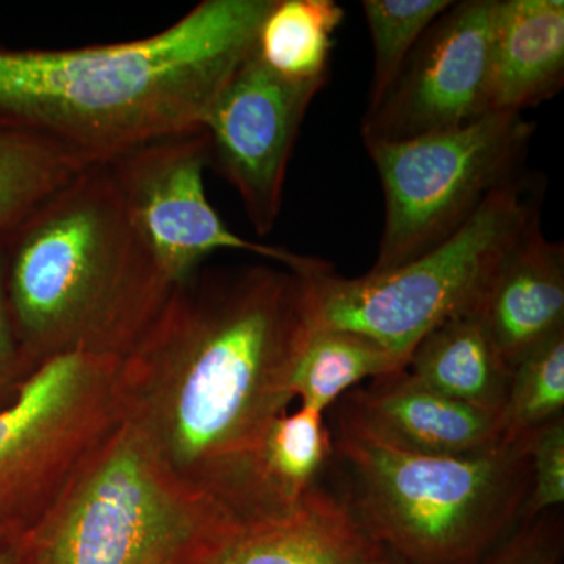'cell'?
<instances>
[{"instance_id":"1","label":"cell","mask_w":564,"mask_h":564,"mask_svg":"<svg viewBox=\"0 0 564 564\" xmlns=\"http://www.w3.org/2000/svg\"><path fill=\"white\" fill-rule=\"evenodd\" d=\"M310 273L282 265L195 272L121 359L126 421L248 529L272 521L259 454L293 400V367L314 325Z\"/></svg>"},{"instance_id":"2","label":"cell","mask_w":564,"mask_h":564,"mask_svg":"<svg viewBox=\"0 0 564 564\" xmlns=\"http://www.w3.org/2000/svg\"><path fill=\"white\" fill-rule=\"evenodd\" d=\"M274 0H203L170 28L80 50L0 46V122L84 165L202 131Z\"/></svg>"},{"instance_id":"3","label":"cell","mask_w":564,"mask_h":564,"mask_svg":"<svg viewBox=\"0 0 564 564\" xmlns=\"http://www.w3.org/2000/svg\"><path fill=\"white\" fill-rule=\"evenodd\" d=\"M6 281L29 372L66 355L124 359L176 285L155 263L110 163L91 165L18 223Z\"/></svg>"},{"instance_id":"4","label":"cell","mask_w":564,"mask_h":564,"mask_svg":"<svg viewBox=\"0 0 564 564\" xmlns=\"http://www.w3.org/2000/svg\"><path fill=\"white\" fill-rule=\"evenodd\" d=\"M332 434L345 503L403 564H478L524 516L533 433L480 454H415L340 406Z\"/></svg>"},{"instance_id":"5","label":"cell","mask_w":564,"mask_h":564,"mask_svg":"<svg viewBox=\"0 0 564 564\" xmlns=\"http://www.w3.org/2000/svg\"><path fill=\"white\" fill-rule=\"evenodd\" d=\"M247 529L122 419L25 538L31 564H218Z\"/></svg>"},{"instance_id":"6","label":"cell","mask_w":564,"mask_h":564,"mask_svg":"<svg viewBox=\"0 0 564 564\" xmlns=\"http://www.w3.org/2000/svg\"><path fill=\"white\" fill-rule=\"evenodd\" d=\"M540 221V195L521 177L505 182L451 237L386 272L310 273L314 325L362 334L410 361L441 323L477 310L505 258Z\"/></svg>"},{"instance_id":"7","label":"cell","mask_w":564,"mask_h":564,"mask_svg":"<svg viewBox=\"0 0 564 564\" xmlns=\"http://www.w3.org/2000/svg\"><path fill=\"white\" fill-rule=\"evenodd\" d=\"M533 135L524 115L489 111L447 131L364 143L384 195L383 232L369 272L397 269L444 242L489 193L518 176Z\"/></svg>"},{"instance_id":"8","label":"cell","mask_w":564,"mask_h":564,"mask_svg":"<svg viewBox=\"0 0 564 564\" xmlns=\"http://www.w3.org/2000/svg\"><path fill=\"white\" fill-rule=\"evenodd\" d=\"M120 366L106 356H58L0 410V527L31 529L120 425Z\"/></svg>"},{"instance_id":"9","label":"cell","mask_w":564,"mask_h":564,"mask_svg":"<svg viewBox=\"0 0 564 564\" xmlns=\"http://www.w3.org/2000/svg\"><path fill=\"white\" fill-rule=\"evenodd\" d=\"M110 165L133 225L174 285L187 281L207 256L218 251L250 252L299 273L328 263L252 242L225 225L204 187L209 147L203 131L154 141Z\"/></svg>"},{"instance_id":"10","label":"cell","mask_w":564,"mask_h":564,"mask_svg":"<svg viewBox=\"0 0 564 564\" xmlns=\"http://www.w3.org/2000/svg\"><path fill=\"white\" fill-rule=\"evenodd\" d=\"M325 82L284 79L254 51L207 111L209 165L232 185L259 236L276 225L296 137Z\"/></svg>"},{"instance_id":"11","label":"cell","mask_w":564,"mask_h":564,"mask_svg":"<svg viewBox=\"0 0 564 564\" xmlns=\"http://www.w3.org/2000/svg\"><path fill=\"white\" fill-rule=\"evenodd\" d=\"M494 9L496 0L454 2L430 25L381 101L364 113V143L447 131L491 111Z\"/></svg>"},{"instance_id":"12","label":"cell","mask_w":564,"mask_h":564,"mask_svg":"<svg viewBox=\"0 0 564 564\" xmlns=\"http://www.w3.org/2000/svg\"><path fill=\"white\" fill-rule=\"evenodd\" d=\"M343 406L384 441L415 454H480L503 443L502 413H489L415 383L406 370L348 392Z\"/></svg>"},{"instance_id":"13","label":"cell","mask_w":564,"mask_h":564,"mask_svg":"<svg viewBox=\"0 0 564 564\" xmlns=\"http://www.w3.org/2000/svg\"><path fill=\"white\" fill-rule=\"evenodd\" d=\"M511 367L564 329V248L534 223L505 258L477 306Z\"/></svg>"},{"instance_id":"14","label":"cell","mask_w":564,"mask_h":564,"mask_svg":"<svg viewBox=\"0 0 564 564\" xmlns=\"http://www.w3.org/2000/svg\"><path fill=\"white\" fill-rule=\"evenodd\" d=\"M564 82L563 0H496L489 107L514 111L547 101Z\"/></svg>"},{"instance_id":"15","label":"cell","mask_w":564,"mask_h":564,"mask_svg":"<svg viewBox=\"0 0 564 564\" xmlns=\"http://www.w3.org/2000/svg\"><path fill=\"white\" fill-rule=\"evenodd\" d=\"M343 497L315 485L291 513L240 534L218 564H395Z\"/></svg>"},{"instance_id":"16","label":"cell","mask_w":564,"mask_h":564,"mask_svg":"<svg viewBox=\"0 0 564 564\" xmlns=\"http://www.w3.org/2000/svg\"><path fill=\"white\" fill-rule=\"evenodd\" d=\"M404 370L415 383L489 413H502L513 372L475 310L426 334Z\"/></svg>"},{"instance_id":"17","label":"cell","mask_w":564,"mask_h":564,"mask_svg":"<svg viewBox=\"0 0 564 564\" xmlns=\"http://www.w3.org/2000/svg\"><path fill=\"white\" fill-rule=\"evenodd\" d=\"M406 364L362 334L313 325L293 367L292 395L325 413L362 381L400 372Z\"/></svg>"},{"instance_id":"18","label":"cell","mask_w":564,"mask_h":564,"mask_svg":"<svg viewBox=\"0 0 564 564\" xmlns=\"http://www.w3.org/2000/svg\"><path fill=\"white\" fill-rule=\"evenodd\" d=\"M334 455L332 430L322 411L302 406L273 422L259 454V486L270 518L291 513L318 484Z\"/></svg>"},{"instance_id":"19","label":"cell","mask_w":564,"mask_h":564,"mask_svg":"<svg viewBox=\"0 0 564 564\" xmlns=\"http://www.w3.org/2000/svg\"><path fill=\"white\" fill-rule=\"evenodd\" d=\"M344 17L334 0H274L259 31L256 54L284 79L326 80L334 33Z\"/></svg>"},{"instance_id":"20","label":"cell","mask_w":564,"mask_h":564,"mask_svg":"<svg viewBox=\"0 0 564 564\" xmlns=\"http://www.w3.org/2000/svg\"><path fill=\"white\" fill-rule=\"evenodd\" d=\"M85 169L51 144L0 122V237Z\"/></svg>"},{"instance_id":"21","label":"cell","mask_w":564,"mask_h":564,"mask_svg":"<svg viewBox=\"0 0 564 564\" xmlns=\"http://www.w3.org/2000/svg\"><path fill=\"white\" fill-rule=\"evenodd\" d=\"M564 329L513 367L502 410L503 443H514L563 417Z\"/></svg>"},{"instance_id":"22","label":"cell","mask_w":564,"mask_h":564,"mask_svg":"<svg viewBox=\"0 0 564 564\" xmlns=\"http://www.w3.org/2000/svg\"><path fill=\"white\" fill-rule=\"evenodd\" d=\"M452 3L451 0H364L375 57L367 110L381 101L423 33Z\"/></svg>"},{"instance_id":"23","label":"cell","mask_w":564,"mask_h":564,"mask_svg":"<svg viewBox=\"0 0 564 564\" xmlns=\"http://www.w3.org/2000/svg\"><path fill=\"white\" fill-rule=\"evenodd\" d=\"M530 467L532 486L522 519L549 513L564 502V417L533 433Z\"/></svg>"},{"instance_id":"24","label":"cell","mask_w":564,"mask_h":564,"mask_svg":"<svg viewBox=\"0 0 564 564\" xmlns=\"http://www.w3.org/2000/svg\"><path fill=\"white\" fill-rule=\"evenodd\" d=\"M522 521L478 564H562L564 532L558 513L549 511Z\"/></svg>"},{"instance_id":"25","label":"cell","mask_w":564,"mask_h":564,"mask_svg":"<svg viewBox=\"0 0 564 564\" xmlns=\"http://www.w3.org/2000/svg\"><path fill=\"white\" fill-rule=\"evenodd\" d=\"M3 239L6 237H0V410L14 402L22 383L31 375L11 318Z\"/></svg>"},{"instance_id":"26","label":"cell","mask_w":564,"mask_h":564,"mask_svg":"<svg viewBox=\"0 0 564 564\" xmlns=\"http://www.w3.org/2000/svg\"><path fill=\"white\" fill-rule=\"evenodd\" d=\"M25 534V529L0 527V564H31Z\"/></svg>"},{"instance_id":"27","label":"cell","mask_w":564,"mask_h":564,"mask_svg":"<svg viewBox=\"0 0 564 564\" xmlns=\"http://www.w3.org/2000/svg\"><path fill=\"white\" fill-rule=\"evenodd\" d=\"M395 564H403L400 560H397Z\"/></svg>"}]
</instances>
